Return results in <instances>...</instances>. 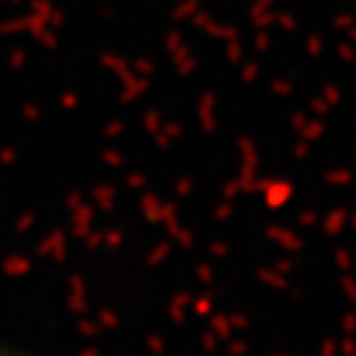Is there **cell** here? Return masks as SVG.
<instances>
[{"label": "cell", "instance_id": "1", "mask_svg": "<svg viewBox=\"0 0 356 356\" xmlns=\"http://www.w3.org/2000/svg\"><path fill=\"white\" fill-rule=\"evenodd\" d=\"M0 356H17V353H12V350H3V348H0Z\"/></svg>", "mask_w": 356, "mask_h": 356}]
</instances>
